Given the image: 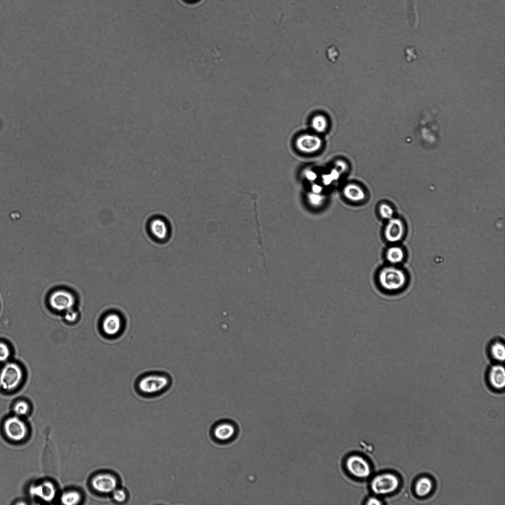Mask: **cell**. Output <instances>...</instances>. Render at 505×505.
I'll use <instances>...</instances> for the list:
<instances>
[{
	"label": "cell",
	"mask_w": 505,
	"mask_h": 505,
	"mask_svg": "<svg viewBox=\"0 0 505 505\" xmlns=\"http://www.w3.org/2000/svg\"><path fill=\"white\" fill-rule=\"evenodd\" d=\"M172 376L167 372L152 370L140 374L136 378L134 386L140 395L152 397L161 395L171 387Z\"/></svg>",
	"instance_id": "obj_1"
},
{
	"label": "cell",
	"mask_w": 505,
	"mask_h": 505,
	"mask_svg": "<svg viewBox=\"0 0 505 505\" xmlns=\"http://www.w3.org/2000/svg\"><path fill=\"white\" fill-rule=\"evenodd\" d=\"M127 326V320L120 310L112 308L103 314L100 323V328L103 335L108 340L119 338L124 333Z\"/></svg>",
	"instance_id": "obj_2"
},
{
	"label": "cell",
	"mask_w": 505,
	"mask_h": 505,
	"mask_svg": "<svg viewBox=\"0 0 505 505\" xmlns=\"http://www.w3.org/2000/svg\"><path fill=\"white\" fill-rule=\"evenodd\" d=\"M378 281L382 288L388 292H396L406 285L407 276L402 269L389 266L383 268L379 272Z\"/></svg>",
	"instance_id": "obj_3"
},
{
	"label": "cell",
	"mask_w": 505,
	"mask_h": 505,
	"mask_svg": "<svg viewBox=\"0 0 505 505\" xmlns=\"http://www.w3.org/2000/svg\"><path fill=\"white\" fill-rule=\"evenodd\" d=\"M399 478L395 474L384 472L375 475L370 482L371 491L376 496H383L392 494L399 487Z\"/></svg>",
	"instance_id": "obj_4"
},
{
	"label": "cell",
	"mask_w": 505,
	"mask_h": 505,
	"mask_svg": "<svg viewBox=\"0 0 505 505\" xmlns=\"http://www.w3.org/2000/svg\"><path fill=\"white\" fill-rule=\"evenodd\" d=\"M23 377L21 367L16 363L7 362L0 370V388L10 392L16 389Z\"/></svg>",
	"instance_id": "obj_5"
},
{
	"label": "cell",
	"mask_w": 505,
	"mask_h": 505,
	"mask_svg": "<svg viewBox=\"0 0 505 505\" xmlns=\"http://www.w3.org/2000/svg\"><path fill=\"white\" fill-rule=\"evenodd\" d=\"M345 467L347 472L356 478L366 479L371 473L369 462L361 455L355 454L349 456L345 460Z\"/></svg>",
	"instance_id": "obj_6"
},
{
	"label": "cell",
	"mask_w": 505,
	"mask_h": 505,
	"mask_svg": "<svg viewBox=\"0 0 505 505\" xmlns=\"http://www.w3.org/2000/svg\"><path fill=\"white\" fill-rule=\"evenodd\" d=\"M48 300L50 306L53 309L65 312L73 308L75 303V297L69 289L59 288L50 293Z\"/></svg>",
	"instance_id": "obj_7"
},
{
	"label": "cell",
	"mask_w": 505,
	"mask_h": 505,
	"mask_svg": "<svg viewBox=\"0 0 505 505\" xmlns=\"http://www.w3.org/2000/svg\"><path fill=\"white\" fill-rule=\"evenodd\" d=\"M2 430L6 437L14 441L23 440L28 433L25 423L16 415L9 417L4 420Z\"/></svg>",
	"instance_id": "obj_8"
},
{
	"label": "cell",
	"mask_w": 505,
	"mask_h": 505,
	"mask_svg": "<svg viewBox=\"0 0 505 505\" xmlns=\"http://www.w3.org/2000/svg\"><path fill=\"white\" fill-rule=\"evenodd\" d=\"M211 432L212 437L216 442L226 443L235 437L237 429L233 422L223 420L216 422L213 426Z\"/></svg>",
	"instance_id": "obj_9"
},
{
	"label": "cell",
	"mask_w": 505,
	"mask_h": 505,
	"mask_svg": "<svg viewBox=\"0 0 505 505\" xmlns=\"http://www.w3.org/2000/svg\"><path fill=\"white\" fill-rule=\"evenodd\" d=\"M117 476L112 473L102 472L95 475L91 480L93 489L101 494H111L118 487Z\"/></svg>",
	"instance_id": "obj_10"
},
{
	"label": "cell",
	"mask_w": 505,
	"mask_h": 505,
	"mask_svg": "<svg viewBox=\"0 0 505 505\" xmlns=\"http://www.w3.org/2000/svg\"><path fill=\"white\" fill-rule=\"evenodd\" d=\"M485 381L491 389L501 391L505 386V369L500 363H494L486 371Z\"/></svg>",
	"instance_id": "obj_11"
},
{
	"label": "cell",
	"mask_w": 505,
	"mask_h": 505,
	"mask_svg": "<svg viewBox=\"0 0 505 505\" xmlns=\"http://www.w3.org/2000/svg\"><path fill=\"white\" fill-rule=\"evenodd\" d=\"M405 233V226L402 220L397 217L388 220L384 230L386 240L391 243L400 241Z\"/></svg>",
	"instance_id": "obj_12"
},
{
	"label": "cell",
	"mask_w": 505,
	"mask_h": 505,
	"mask_svg": "<svg viewBox=\"0 0 505 505\" xmlns=\"http://www.w3.org/2000/svg\"><path fill=\"white\" fill-rule=\"evenodd\" d=\"M31 495L45 502H51L55 497L56 490L54 485L49 481L34 484L30 489Z\"/></svg>",
	"instance_id": "obj_13"
},
{
	"label": "cell",
	"mask_w": 505,
	"mask_h": 505,
	"mask_svg": "<svg viewBox=\"0 0 505 505\" xmlns=\"http://www.w3.org/2000/svg\"><path fill=\"white\" fill-rule=\"evenodd\" d=\"M148 230L153 238L157 241H165L169 236V227L167 222L159 216L154 217L150 220Z\"/></svg>",
	"instance_id": "obj_14"
},
{
	"label": "cell",
	"mask_w": 505,
	"mask_h": 505,
	"mask_svg": "<svg viewBox=\"0 0 505 505\" xmlns=\"http://www.w3.org/2000/svg\"><path fill=\"white\" fill-rule=\"evenodd\" d=\"M295 144L300 151L311 153L318 150L321 147L322 141L317 136L304 135L296 139Z\"/></svg>",
	"instance_id": "obj_15"
},
{
	"label": "cell",
	"mask_w": 505,
	"mask_h": 505,
	"mask_svg": "<svg viewBox=\"0 0 505 505\" xmlns=\"http://www.w3.org/2000/svg\"><path fill=\"white\" fill-rule=\"evenodd\" d=\"M487 354L493 363L503 362L505 359V346L504 341L500 338L492 340L488 344Z\"/></svg>",
	"instance_id": "obj_16"
},
{
	"label": "cell",
	"mask_w": 505,
	"mask_h": 505,
	"mask_svg": "<svg viewBox=\"0 0 505 505\" xmlns=\"http://www.w3.org/2000/svg\"><path fill=\"white\" fill-rule=\"evenodd\" d=\"M345 196L349 200L358 202L363 200L365 194L361 187L355 184L346 185L343 190Z\"/></svg>",
	"instance_id": "obj_17"
},
{
	"label": "cell",
	"mask_w": 505,
	"mask_h": 505,
	"mask_svg": "<svg viewBox=\"0 0 505 505\" xmlns=\"http://www.w3.org/2000/svg\"><path fill=\"white\" fill-rule=\"evenodd\" d=\"M404 257V253L400 247L392 246L388 248L386 252L387 260L393 264L401 262Z\"/></svg>",
	"instance_id": "obj_18"
},
{
	"label": "cell",
	"mask_w": 505,
	"mask_h": 505,
	"mask_svg": "<svg viewBox=\"0 0 505 505\" xmlns=\"http://www.w3.org/2000/svg\"><path fill=\"white\" fill-rule=\"evenodd\" d=\"M432 488V480L428 477H423L419 478L416 482L415 491L418 496L424 497L429 494Z\"/></svg>",
	"instance_id": "obj_19"
},
{
	"label": "cell",
	"mask_w": 505,
	"mask_h": 505,
	"mask_svg": "<svg viewBox=\"0 0 505 505\" xmlns=\"http://www.w3.org/2000/svg\"><path fill=\"white\" fill-rule=\"evenodd\" d=\"M81 499L80 494L74 490L64 492L61 497L62 504L67 505H73L78 504Z\"/></svg>",
	"instance_id": "obj_20"
},
{
	"label": "cell",
	"mask_w": 505,
	"mask_h": 505,
	"mask_svg": "<svg viewBox=\"0 0 505 505\" xmlns=\"http://www.w3.org/2000/svg\"><path fill=\"white\" fill-rule=\"evenodd\" d=\"M29 410L30 406L29 404L24 400L17 402L13 407V411L15 415L20 417L27 414Z\"/></svg>",
	"instance_id": "obj_21"
},
{
	"label": "cell",
	"mask_w": 505,
	"mask_h": 505,
	"mask_svg": "<svg viewBox=\"0 0 505 505\" xmlns=\"http://www.w3.org/2000/svg\"><path fill=\"white\" fill-rule=\"evenodd\" d=\"M111 494L113 501L117 503H124L128 498L127 491L125 489L119 487L116 488Z\"/></svg>",
	"instance_id": "obj_22"
},
{
	"label": "cell",
	"mask_w": 505,
	"mask_h": 505,
	"mask_svg": "<svg viewBox=\"0 0 505 505\" xmlns=\"http://www.w3.org/2000/svg\"><path fill=\"white\" fill-rule=\"evenodd\" d=\"M313 128L318 132H323L325 129L327 123L325 118L322 115L316 116L312 120Z\"/></svg>",
	"instance_id": "obj_23"
},
{
	"label": "cell",
	"mask_w": 505,
	"mask_h": 505,
	"mask_svg": "<svg viewBox=\"0 0 505 505\" xmlns=\"http://www.w3.org/2000/svg\"><path fill=\"white\" fill-rule=\"evenodd\" d=\"M308 203L313 207H318L321 206L324 202V197L320 193L311 192L307 195Z\"/></svg>",
	"instance_id": "obj_24"
},
{
	"label": "cell",
	"mask_w": 505,
	"mask_h": 505,
	"mask_svg": "<svg viewBox=\"0 0 505 505\" xmlns=\"http://www.w3.org/2000/svg\"><path fill=\"white\" fill-rule=\"evenodd\" d=\"M379 211L381 217L386 219H390L393 217L394 211L393 209L388 204L383 203L379 208Z\"/></svg>",
	"instance_id": "obj_25"
},
{
	"label": "cell",
	"mask_w": 505,
	"mask_h": 505,
	"mask_svg": "<svg viewBox=\"0 0 505 505\" xmlns=\"http://www.w3.org/2000/svg\"><path fill=\"white\" fill-rule=\"evenodd\" d=\"M11 354L9 346L5 343L0 341V362H6Z\"/></svg>",
	"instance_id": "obj_26"
},
{
	"label": "cell",
	"mask_w": 505,
	"mask_h": 505,
	"mask_svg": "<svg viewBox=\"0 0 505 505\" xmlns=\"http://www.w3.org/2000/svg\"><path fill=\"white\" fill-rule=\"evenodd\" d=\"M64 318L65 320L69 323L74 322L78 317V312L72 308L64 312Z\"/></svg>",
	"instance_id": "obj_27"
},
{
	"label": "cell",
	"mask_w": 505,
	"mask_h": 505,
	"mask_svg": "<svg viewBox=\"0 0 505 505\" xmlns=\"http://www.w3.org/2000/svg\"><path fill=\"white\" fill-rule=\"evenodd\" d=\"M366 505H382L383 502L377 497H370L366 501Z\"/></svg>",
	"instance_id": "obj_28"
},
{
	"label": "cell",
	"mask_w": 505,
	"mask_h": 505,
	"mask_svg": "<svg viewBox=\"0 0 505 505\" xmlns=\"http://www.w3.org/2000/svg\"><path fill=\"white\" fill-rule=\"evenodd\" d=\"M305 176L308 179L313 180L316 178V175L313 172L308 171L305 173Z\"/></svg>",
	"instance_id": "obj_29"
},
{
	"label": "cell",
	"mask_w": 505,
	"mask_h": 505,
	"mask_svg": "<svg viewBox=\"0 0 505 505\" xmlns=\"http://www.w3.org/2000/svg\"><path fill=\"white\" fill-rule=\"evenodd\" d=\"M322 190V188L320 186L315 185L313 187V192L316 193H320Z\"/></svg>",
	"instance_id": "obj_30"
},
{
	"label": "cell",
	"mask_w": 505,
	"mask_h": 505,
	"mask_svg": "<svg viewBox=\"0 0 505 505\" xmlns=\"http://www.w3.org/2000/svg\"><path fill=\"white\" fill-rule=\"evenodd\" d=\"M190 0V1H193V0Z\"/></svg>",
	"instance_id": "obj_31"
}]
</instances>
